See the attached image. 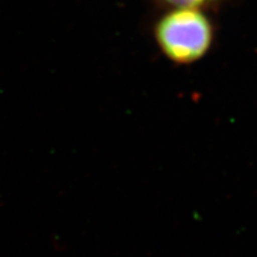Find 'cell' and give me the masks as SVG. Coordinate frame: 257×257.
<instances>
[{"mask_svg":"<svg viewBox=\"0 0 257 257\" xmlns=\"http://www.w3.org/2000/svg\"><path fill=\"white\" fill-rule=\"evenodd\" d=\"M153 37L167 60L188 66L210 53L216 41V25L204 10L166 9L154 23Z\"/></svg>","mask_w":257,"mask_h":257,"instance_id":"obj_1","label":"cell"},{"mask_svg":"<svg viewBox=\"0 0 257 257\" xmlns=\"http://www.w3.org/2000/svg\"><path fill=\"white\" fill-rule=\"evenodd\" d=\"M161 9H173V8H191L199 9L204 11H212L219 9L225 0H153Z\"/></svg>","mask_w":257,"mask_h":257,"instance_id":"obj_2","label":"cell"}]
</instances>
